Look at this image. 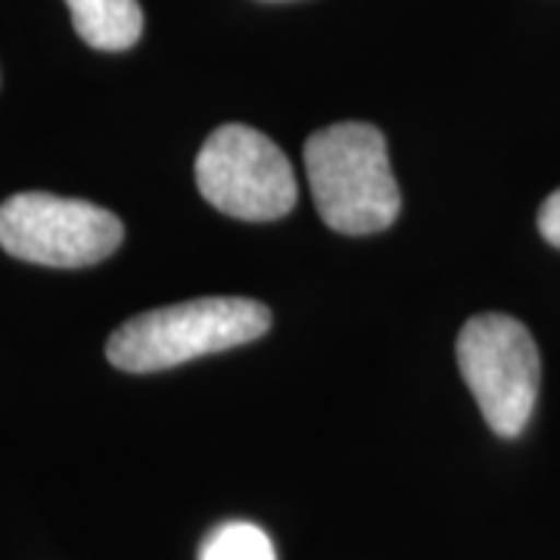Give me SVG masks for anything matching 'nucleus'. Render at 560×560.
<instances>
[{
  "label": "nucleus",
  "instance_id": "f257e3e1",
  "mask_svg": "<svg viewBox=\"0 0 560 560\" xmlns=\"http://www.w3.org/2000/svg\"><path fill=\"white\" fill-rule=\"evenodd\" d=\"M305 175L320 221L340 234H377L399 219V184L374 125L340 121L315 131L305 143Z\"/></svg>",
  "mask_w": 560,
  "mask_h": 560
},
{
  "label": "nucleus",
  "instance_id": "f03ea898",
  "mask_svg": "<svg viewBox=\"0 0 560 560\" xmlns=\"http://www.w3.org/2000/svg\"><path fill=\"white\" fill-rule=\"evenodd\" d=\"M271 327L268 305L241 296L180 302L125 320L106 342V359L128 374H156L184 361L259 340Z\"/></svg>",
  "mask_w": 560,
  "mask_h": 560
},
{
  "label": "nucleus",
  "instance_id": "7ed1b4c3",
  "mask_svg": "<svg viewBox=\"0 0 560 560\" xmlns=\"http://www.w3.org/2000/svg\"><path fill=\"white\" fill-rule=\"evenodd\" d=\"M458 368L492 433L521 436L539 396L541 364L533 334L511 315H477L460 327Z\"/></svg>",
  "mask_w": 560,
  "mask_h": 560
},
{
  "label": "nucleus",
  "instance_id": "20e7f679",
  "mask_svg": "<svg viewBox=\"0 0 560 560\" xmlns=\"http://www.w3.org/2000/svg\"><path fill=\"white\" fill-rule=\"evenodd\" d=\"M202 200L243 221L283 219L296 206L293 165L278 143L246 125H221L197 156Z\"/></svg>",
  "mask_w": 560,
  "mask_h": 560
},
{
  "label": "nucleus",
  "instance_id": "39448f33",
  "mask_svg": "<svg viewBox=\"0 0 560 560\" xmlns=\"http://www.w3.org/2000/svg\"><path fill=\"white\" fill-rule=\"evenodd\" d=\"M125 241L121 221L88 200L25 190L0 202V246L47 268H84L109 259Z\"/></svg>",
  "mask_w": 560,
  "mask_h": 560
},
{
  "label": "nucleus",
  "instance_id": "423d86ee",
  "mask_svg": "<svg viewBox=\"0 0 560 560\" xmlns=\"http://www.w3.org/2000/svg\"><path fill=\"white\" fill-rule=\"evenodd\" d=\"M79 38L97 50H128L143 32L138 0H66Z\"/></svg>",
  "mask_w": 560,
  "mask_h": 560
},
{
  "label": "nucleus",
  "instance_id": "0eeeda50",
  "mask_svg": "<svg viewBox=\"0 0 560 560\" xmlns=\"http://www.w3.org/2000/svg\"><path fill=\"white\" fill-rule=\"evenodd\" d=\"M200 560H278L268 533L256 523L234 521L212 529L200 548Z\"/></svg>",
  "mask_w": 560,
  "mask_h": 560
},
{
  "label": "nucleus",
  "instance_id": "6e6552de",
  "mask_svg": "<svg viewBox=\"0 0 560 560\" xmlns=\"http://www.w3.org/2000/svg\"><path fill=\"white\" fill-rule=\"evenodd\" d=\"M539 231L545 241L560 249V190H555L539 209Z\"/></svg>",
  "mask_w": 560,
  "mask_h": 560
}]
</instances>
